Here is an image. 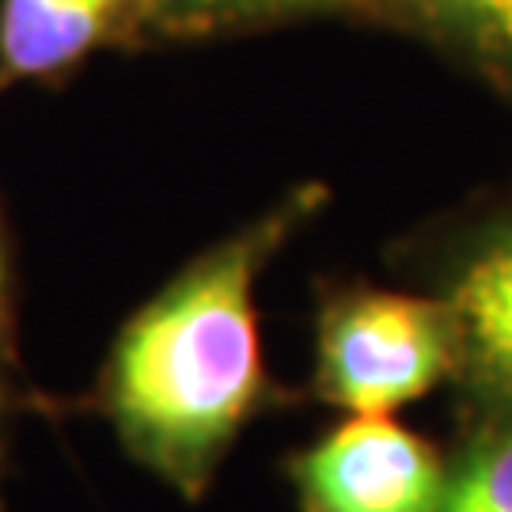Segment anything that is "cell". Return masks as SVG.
<instances>
[{
	"label": "cell",
	"mask_w": 512,
	"mask_h": 512,
	"mask_svg": "<svg viewBox=\"0 0 512 512\" xmlns=\"http://www.w3.org/2000/svg\"><path fill=\"white\" fill-rule=\"evenodd\" d=\"M338 8L365 12V0H145L141 27L160 35H217L232 27H258Z\"/></svg>",
	"instance_id": "8"
},
{
	"label": "cell",
	"mask_w": 512,
	"mask_h": 512,
	"mask_svg": "<svg viewBox=\"0 0 512 512\" xmlns=\"http://www.w3.org/2000/svg\"><path fill=\"white\" fill-rule=\"evenodd\" d=\"M145 19V0H0V92L69 73Z\"/></svg>",
	"instance_id": "5"
},
{
	"label": "cell",
	"mask_w": 512,
	"mask_h": 512,
	"mask_svg": "<svg viewBox=\"0 0 512 512\" xmlns=\"http://www.w3.org/2000/svg\"><path fill=\"white\" fill-rule=\"evenodd\" d=\"M437 293L459 327V414H512V198L463 232Z\"/></svg>",
	"instance_id": "4"
},
{
	"label": "cell",
	"mask_w": 512,
	"mask_h": 512,
	"mask_svg": "<svg viewBox=\"0 0 512 512\" xmlns=\"http://www.w3.org/2000/svg\"><path fill=\"white\" fill-rule=\"evenodd\" d=\"M437 512H512V414H459Z\"/></svg>",
	"instance_id": "7"
},
{
	"label": "cell",
	"mask_w": 512,
	"mask_h": 512,
	"mask_svg": "<svg viewBox=\"0 0 512 512\" xmlns=\"http://www.w3.org/2000/svg\"><path fill=\"white\" fill-rule=\"evenodd\" d=\"M23 361H19V334H16V281H12V251H8V232L0 217V444L4 429L16 418L23 403Z\"/></svg>",
	"instance_id": "9"
},
{
	"label": "cell",
	"mask_w": 512,
	"mask_h": 512,
	"mask_svg": "<svg viewBox=\"0 0 512 512\" xmlns=\"http://www.w3.org/2000/svg\"><path fill=\"white\" fill-rule=\"evenodd\" d=\"M365 12L433 42L512 99V0H365Z\"/></svg>",
	"instance_id": "6"
},
{
	"label": "cell",
	"mask_w": 512,
	"mask_h": 512,
	"mask_svg": "<svg viewBox=\"0 0 512 512\" xmlns=\"http://www.w3.org/2000/svg\"><path fill=\"white\" fill-rule=\"evenodd\" d=\"M327 202L323 183L285 190L190 258L110 342L95 384L99 414L129 456L186 501H202L266 403L258 281Z\"/></svg>",
	"instance_id": "1"
},
{
	"label": "cell",
	"mask_w": 512,
	"mask_h": 512,
	"mask_svg": "<svg viewBox=\"0 0 512 512\" xmlns=\"http://www.w3.org/2000/svg\"><path fill=\"white\" fill-rule=\"evenodd\" d=\"M296 512H437L448 452L391 414H349L289 463Z\"/></svg>",
	"instance_id": "3"
},
{
	"label": "cell",
	"mask_w": 512,
	"mask_h": 512,
	"mask_svg": "<svg viewBox=\"0 0 512 512\" xmlns=\"http://www.w3.org/2000/svg\"><path fill=\"white\" fill-rule=\"evenodd\" d=\"M459 327L433 293L338 285L315 311L311 391L346 414H391L452 384Z\"/></svg>",
	"instance_id": "2"
},
{
	"label": "cell",
	"mask_w": 512,
	"mask_h": 512,
	"mask_svg": "<svg viewBox=\"0 0 512 512\" xmlns=\"http://www.w3.org/2000/svg\"><path fill=\"white\" fill-rule=\"evenodd\" d=\"M0 512H4V501H0Z\"/></svg>",
	"instance_id": "10"
}]
</instances>
